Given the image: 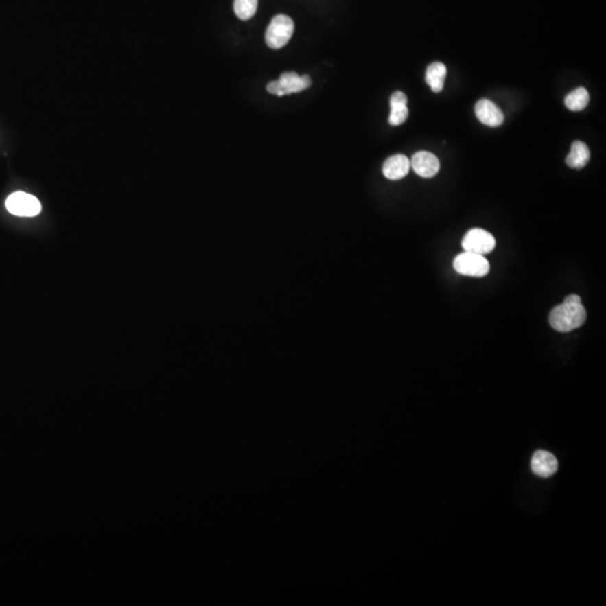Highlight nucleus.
<instances>
[{
	"instance_id": "10",
	"label": "nucleus",
	"mask_w": 606,
	"mask_h": 606,
	"mask_svg": "<svg viewBox=\"0 0 606 606\" xmlns=\"http://www.w3.org/2000/svg\"><path fill=\"white\" fill-rule=\"evenodd\" d=\"M281 86L283 89L284 95L291 93H301L303 90L310 88L312 81L309 75H298L296 72H285L281 75Z\"/></svg>"
},
{
	"instance_id": "1",
	"label": "nucleus",
	"mask_w": 606,
	"mask_h": 606,
	"mask_svg": "<svg viewBox=\"0 0 606 606\" xmlns=\"http://www.w3.org/2000/svg\"><path fill=\"white\" fill-rule=\"evenodd\" d=\"M586 317L587 314L583 305L582 299L577 294H570L563 300V303L551 310L549 323L559 333H570L582 327L586 321Z\"/></svg>"
},
{
	"instance_id": "5",
	"label": "nucleus",
	"mask_w": 606,
	"mask_h": 606,
	"mask_svg": "<svg viewBox=\"0 0 606 606\" xmlns=\"http://www.w3.org/2000/svg\"><path fill=\"white\" fill-rule=\"evenodd\" d=\"M496 238L489 231L473 228L468 231L463 238L462 246L465 252L475 253L480 255H487L496 248Z\"/></svg>"
},
{
	"instance_id": "3",
	"label": "nucleus",
	"mask_w": 606,
	"mask_h": 606,
	"mask_svg": "<svg viewBox=\"0 0 606 606\" xmlns=\"http://www.w3.org/2000/svg\"><path fill=\"white\" fill-rule=\"evenodd\" d=\"M454 268L457 273L471 277H483L489 272V263L485 256L464 252L456 256Z\"/></svg>"
},
{
	"instance_id": "9",
	"label": "nucleus",
	"mask_w": 606,
	"mask_h": 606,
	"mask_svg": "<svg viewBox=\"0 0 606 606\" xmlns=\"http://www.w3.org/2000/svg\"><path fill=\"white\" fill-rule=\"evenodd\" d=\"M410 167V160L406 155H393L383 164V174L388 180H401L409 173Z\"/></svg>"
},
{
	"instance_id": "4",
	"label": "nucleus",
	"mask_w": 606,
	"mask_h": 606,
	"mask_svg": "<svg viewBox=\"0 0 606 606\" xmlns=\"http://www.w3.org/2000/svg\"><path fill=\"white\" fill-rule=\"evenodd\" d=\"M6 208L12 215L19 217H35L42 210L40 200L26 192H15L7 198Z\"/></svg>"
},
{
	"instance_id": "13",
	"label": "nucleus",
	"mask_w": 606,
	"mask_h": 606,
	"mask_svg": "<svg viewBox=\"0 0 606 606\" xmlns=\"http://www.w3.org/2000/svg\"><path fill=\"white\" fill-rule=\"evenodd\" d=\"M447 77L446 65L441 62L431 63L426 71V82L430 86L434 93L443 91V84Z\"/></svg>"
},
{
	"instance_id": "14",
	"label": "nucleus",
	"mask_w": 606,
	"mask_h": 606,
	"mask_svg": "<svg viewBox=\"0 0 606 606\" xmlns=\"http://www.w3.org/2000/svg\"><path fill=\"white\" fill-rule=\"evenodd\" d=\"M588 102H590V95L587 90L583 86L568 93L565 98V106L572 111L584 110L585 108L587 107Z\"/></svg>"
},
{
	"instance_id": "11",
	"label": "nucleus",
	"mask_w": 606,
	"mask_h": 606,
	"mask_svg": "<svg viewBox=\"0 0 606 606\" xmlns=\"http://www.w3.org/2000/svg\"><path fill=\"white\" fill-rule=\"evenodd\" d=\"M408 99L406 95L401 91H397L391 95L390 99V105H391V114L388 117V123L392 126H399L406 121V118L409 116V110L406 107Z\"/></svg>"
},
{
	"instance_id": "15",
	"label": "nucleus",
	"mask_w": 606,
	"mask_h": 606,
	"mask_svg": "<svg viewBox=\"0 0 606 606\" xmlns=\"http://www.w3.org/2000/svg\"><path fill=\"white\" fill-rule=\"evenodd\" d=\"M257 5L259 0H235V14L242 21H248L255 15Z\"/></svg>"
},
{
	"instance_id": "6",
	"label": "nucleus",
	"mask_w": 606,
	"mask_h": 606,
	"mask_svg": "<svg viewBox=\"0 0 606 606\" xmlns=\"http://www.w3.org/2000/svg\"><path fill=\"white\" fill-rule=\"evenodd\" d=\"M410 165L419 176L426 178H434L440 170L438 157L426 151H420L413 155Z\"/></svg>"
},
{
	"instance_id": "7",
	"label": "nucleus",
	"mask_w": 606,
	"mask_h": 606,
	"mask_svg": "<svg viewBox=\"0 0 606 606\" xmlns=\"http://www.w3.org/2000/svg\"><path fill=\"white\" fill-rule=\"evenodd\" d=\"M475 115L480 123L489 127L500 126L504 121L501 109L489 99H480L476 102Z\"/></svg>"
},
{
	"instance_id": "8",
	"label": "nucleus",
	"mask_w": 606,
	"mask_h": 606,
	"mask_svg": "<svg viewBox=\"0 0 606 606\" xmlns=\"http://www.w3.org/2000/svg\"><path fill=\"white\" fill-rule=\"evenodd\" d=\"M531 469L537 476H552L558 471L557 458L551 452L537 450L531 459Z\"/></svg>"
},
{
	"instance_id": "12",
	"label": "nucleus",
	"mask_w": 606,
	"mask_h": 606,
	"mask_svg": "<svg viewBox=\"0 0 606 606\" xmlns=\"http://www.w3.org/2000/svg\"><path fill=\"white\" fill-rule=\"evenodd\" d=\"M591 159V152L587 145L581 141H575L570 148V154L566 157V163L572 169H583L587 165Z\"/></svg>"
},
{
	"instance_id": "16",
	"label": "nucleus",
	"mask_w": 606,
	"mask_h": 606,
	"mask_svg": "<svg viewBox=\"0 0 606 606\" xmlns=\"http://www.w3.org/2000/svg\"><path fill=\"white\" fill-rule=\"evenodd\" d=\"M266 90L272 95H279V97L284 95L283 89H282V86H281L280 81L279 80L270 82L266 86Z\"/></svg>"
},
{
	"instance_id": "2",
	"label": "nucleus",
	"mask_w": 606,
	"mask_h": 606,
	"mask_svg": "<svg viewBox=\"0 0 606 606\" xmlns=\"http://www.w3.org/2000/svg\"><path fill=\"white\" fill-rule=\"evenodd\" d=\"M293 32H294V23L289 16H275L265 33V42L271 49H281L289 43Z\"/></svg>"
}]
</instances>
